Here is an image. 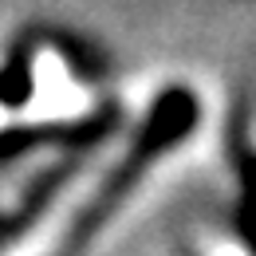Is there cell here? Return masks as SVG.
<instances>
[{
  "instance_id": "1",
  "label": "cell",
  "mask_w": 256,
  "mask_h": 256,
  "mask_svg": "<svg viewBox=\"0 0 256 256\" xmlns=\"http://www.w3.org/2000/svg\"><path fill=\"white\" fill-rule=\"evenodd\" d=\"M190 122H193V98L182 95V91H170V95L158 102L154 118L146 122L142 138H138V150H134V158L126 162V170H114L110 162L91 166L79 182H71V186H67L64 201H60L52 213H44V217L36 221L32 232H28L20 244H12L4 256H60V252H64V244L75 236V228L91 217V209L102 205L110 193L122 186V174L138 170V166L150 158L158 146L174 142V138L190 126Z\"/></svg>"
},
{
  "instance_id": "2",
  "label": "cell",
  "mask_w": 256,
  "mask_h": 256,
  "mask_svg": "<svg viewBox=\"0 0 256 256\" xmlns=\"http://www.w3.org/2000/svg\"><path fill=\"white\" fill-rule=\"evenodd\" d=\"M213 256H236V252H232V248H217Z\"/></svg>"
}]
</instances>
